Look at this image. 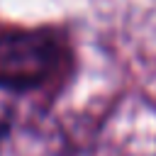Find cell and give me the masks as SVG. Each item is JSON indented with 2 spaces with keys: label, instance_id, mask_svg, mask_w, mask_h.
<instances>
[{
  "label": "cell",
  "instance_id": "obj_1",
  "mask_svg": "<svg viewBox=\"0 0 156 156\" xmlns=\"http://www.w3.org/2000/svg\"><path fill=\"white\" fill-rule=\"evenodd\" d=\"M61 56V44L46 32H5L0 34V85L10 90L37 88L51 78Z\"/></svg>",
  "mask_w": 156,
  "mask_h": 156
},
{
  "label": "cell",
  "instance_id": "obj_2",
  "mask_svg": "<svg viewBox=\"0 0 156 156\" xmlns=\"http://www.w3.org/2000/svg\"><path fill=\"white\" fill-rule=\"evenodd\" d=\"M0 156H71V141L54 115L27 107L0 119Z\"/></svg>",
  "mask_w": 156,
  "mask_h": 156
}]
</instances>
